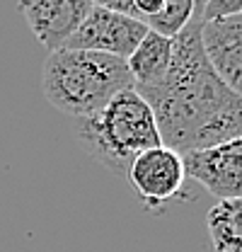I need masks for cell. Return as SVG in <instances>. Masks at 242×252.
Wrapping results in <instances>:
<instances>
[{"instance_id": "6da1fadb", "label": "cell", "mask_w": 242, "mask_h": 252, "mask_svg": "<svg viewBox=\"0 0 242 252\" xmlns=\"http://www.w3.org/2000/svg\"><path fill=\"white\" fill-rule=\"evenodd\" d=\"M201 5L172 39V61L155 88H133L152 109L160 143L175 153L213 148L242 138V97L213 73L201 46Z\"/></svg>"}, {"instance_id": "7a4b0ae2", "label": "cell", "mask_w": 242, "mask_h": 252, "mask_svg": "<svg viewBox=\"0 0 242 252\" xmlns=\"http://www.w3.org/2000/svg\"><path fill=\"white\" fill-rule=\"evenodd\" d=\"M128 88H133V80L126 61L97 51L59 49L46 56L41 68L44 97L78 122L97 114L114 94Z\"/></svg>"}, {"instance_id": "3957f363", "label": "cell", "mask_w": 242, "mask_h": 252, "mask_svg": "<svg viewBox=\"0 0 242 252\" xmlns=\"http://www.w3.org/2000/svg\"><path fill=\"white\" fill-rule=\"evenodd\" d=\"M78 141L99 165L126 175L141 153L162 146L151 104L133 88L114 94L97 114L80 119Z\"/></svg>"}, {"instance_id": "277c9868", "label": "cell", "mask_w": 242, "mask_h": 252, "mask_svg": "<svg viewBox=\"0 0 242 252\" xmlns=\"http://www.w3.org/2000/svg\"><path fill=\"white\" fill-rule=\"evenodd\" d=\"M148 27L143 22H136L131 17L117 15L99 2H92V10L78 32L65 41L63 49H75V51H97L107 56H117L126 61L133 49L141 44Z\"/></svg>"}, {"instance_id": "5b68a950", "label": "cell", "mask_w": 242, "mask_h": 252, "mask_svg": "<svg viewBox=\"0 0 242 252\" xmlns=\"http://www.w3.org/2000/svg\"><path fill=\"white\" fill-rule=\"evenodd\" d=\"M184 175L220 199H242V138L182 156Z\"/></svg>"}, {"instance_id": "8992f818", "label": "cell", "mask_w": 242, "mask_h": 252, "mask_svg": "<svg viewBox=\"0 0 242 252\" xmlns=\"http://www.w3.org/2000/svg\"><path fill=\"white\" fill-rule=\"evenodd\" d=\"M126 177L131 180L136 194L152 211H157L165 201L177 199L184 191V180H186L182 156L165 146L141 153L131 162Z\"/></svg>"}, {"instance_id": "52a82bcc", "label": "cell", "mask_w": 242, "mask_h": 252, "mask_svg": "<svg viewBox=\"0 0 242 252\" xmlns=\"http://www.w3.org/2000/svg\"><path fill=\"white\" fill-rule=\"evenodd\" d=\"M90 10V0H36L20 5L25 22L34 32L36 41L49 49V54L65 46Z\"/></svg>"}, {"instance_id": "ba28073f", "label": "cell", "mask_w": 242, "mask_h": 252, "mask_svg": "<svg viewBox=\"0 0 242 252\" xmlns=\"http://www.w3.org/2000/svg\"><path fill=\"white\" fill-rule=\"evenodd\" d=\"M201 46L223 85L242 97V12L213 22L201 20Z\"/></svg>"}, {"instance_id": "9c48e42d", "label": "cell", "mask_w": 242, "mask_h": 252, "mask_svg": "<svg viewBox=\"0 0 242 252\" xmlns=\"http://www.w3.org/2000/svg\"><path fill=\"white\" fill-rule=\"evenodd\" d=\"M170 61H172V39L148 30L141 44L133 49V54L126 59V68L133 80V88L160 85L170 70Z\"/></svg>"}, {"instance_id": "30bf717a", "label": "cell", "mask_w": 242, "mask_h": 252, "mask_svg": "<svg viewBox=\"0 0 242 252\" xmlns=\"http://www.w3.org/2000/svg\"><path fill=\"white\" fill-rule=\"evenodd\" d=\"M215 252H242V199H220L206 216Z\"/></svg>"}, {"instance_id": "8fae6325", "label": "cell", "mask_w": 242, "mask_h": 252, "mask_svg": "<svg viewBox=\"0 0 242 252\" xmlns=\"http://www.w3.org/2000/svg\"><path fill=\"white\" fill-rule=\"evenodd\" d=\"M194 7H196V0H162L160 10L155 15H151L143 25L160 36L175 39L189 25Z\"/></svg>"}, {"instance_id": "7c38bea8", "label": "cell", "mask_w": 242, "mask_h": 252, "mask_svg": "<svg viewBox=\"0 0 242 252\" xmlns=\"http://www.w3.org/2000/svg\"><path fill=\"white\" fill-rule=\"evenodd\" d=\"M242 12V2H228V0H211L201 5V20L213 22V20H223V17H233Z\"/></svg>"}]
</instances>
